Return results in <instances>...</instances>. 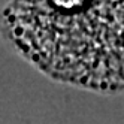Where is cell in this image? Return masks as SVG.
I'll return each mask as SVG.
<instances>
[{
    "label": "cell",
    "instance_id": "cell-1",
    "mask_svg": "<svg viewBox=\"0 0 124 124\" xmlns=\"http://www.w3.org/2000/svg\"><path fill=\"white\" fill-rule=\"evenodd\" d=\"M3 25L51 76L100 91L123 87L121 2H18Z\"/></svg>",
    "mask_w": 124,
    "mask_h": 124
}]
</instances>
